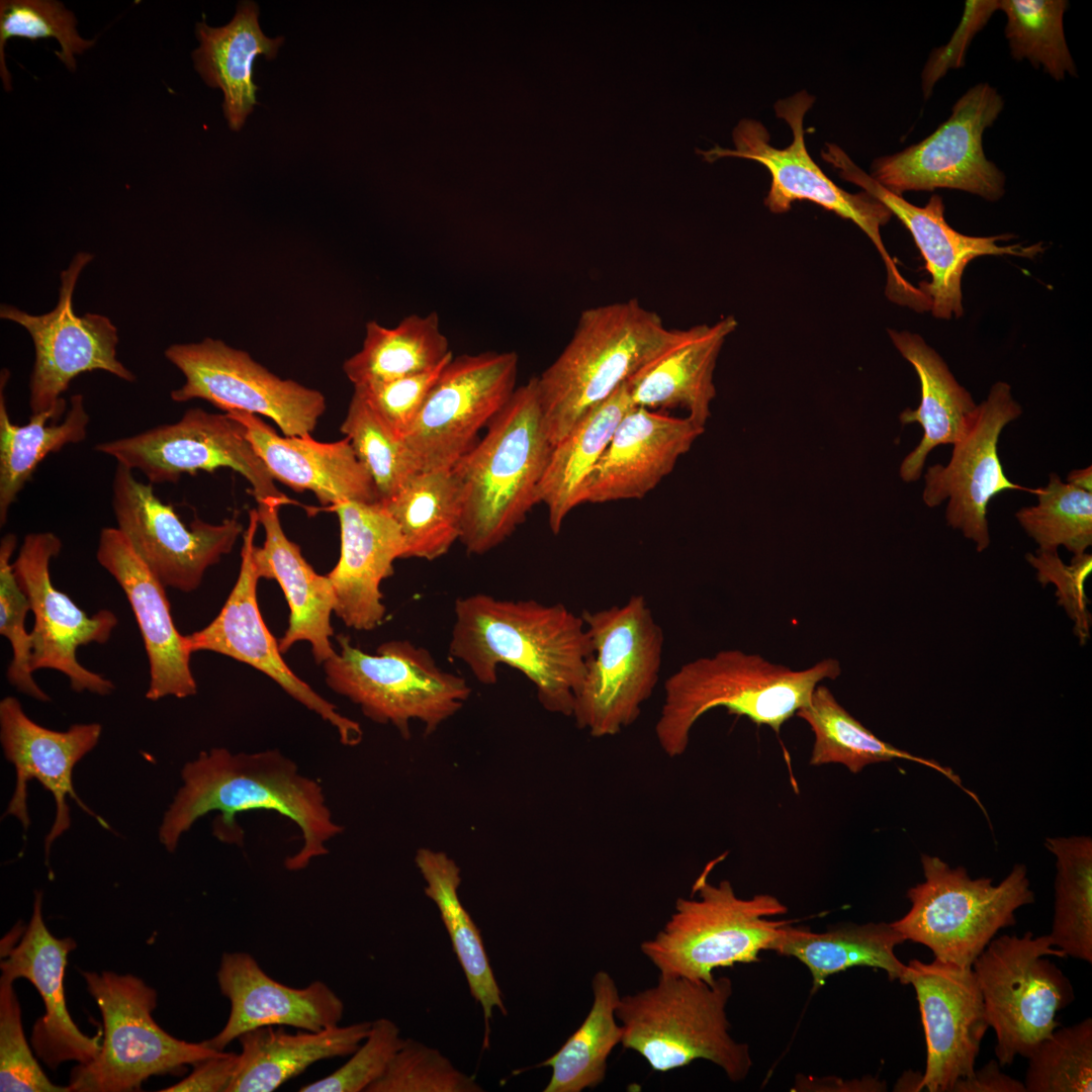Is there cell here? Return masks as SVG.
I'll list each match as a JSON object with an SVG mask.
<instances>
[{
	"mask_svg": "<svg viewBox=\"0 0 1092 1092\" xmlns=\"http://www.w3.org/2000/svg\"><path fill=\"white\" fill-rule=\"evenodd\" d=\"M182 786L165 812L159 840L175 851L181 836L202 816L218 811L213 835L225 843L240 844L244 833L237 814L252 810L274 811L300 830L302 845L288 856L289 871L305 869L329 852L327 843L343 827L329 809L322 786L303 776L297 764L277 749L231 752L216 747L201 751L181 770Z\"/></svg>",
	"mask_w": 1092,
	"mask_h": 1092,
	"instance_id": "obj_1",
	"label": "cell"
},
{
	"mask_svg": "<svg viewBox=\"0 0 1092 1092\" xmlns=\"http://www.w3.org/2000/svg\"><path fill=\"white\" fill-rule=\"evenodd\" d=\"M450 656L482 685L497 680V666L521 671L548 712L571 716L574 697L593 653L581 615L562 604L502 600L475 594L456 600Z\"/></svg>",
	"mask_w": 1092,
	"mask_h": 1092,
	"instance_id": "obj_2",
	"label": "cell"
},
{
	"mask_svg": "<svg viewBox=\"0 0 1092 1092\" xmlns=\"http://www.w3.org/2000/svg\"><path fill=\"white\" fill-rule=\"evenodd\" d=\"M478 440L450 469L462 508L460 541L484 554L508 539L538 504L552 444L536 377L516 388Z\"/></svg>",
	"mask_w": 1092,
	"mask_h": 1092,
	"instance_id": "obj_3",
	"label": "cell"
},
{
	"mask_svg": "<svg viewBox=\"0 0 1092 1092\" xmlns=\"http://www.w3.org/2000/svg\"><path fill=\"white\" fill-rule=\"evenodd\" d=\"M841 671L839 661L832 657L800 670L739 649L696 658L664 682L656 739L668 757L682 755L696 722L718 707L778 733L809 703L819 682L835 679Z\"/></svg>",
	"mask_w": 1092,
	"mask_h": 1092,
	"instance_id": "obj_4",
	"label": "cell"
},
{
	"mask_svg": "<svg viewBox=\"0 0 1092 1092\" xmlns=\"http://www.w3.org/2000/svg\"><path fill=\"white\" fill-rule=\"evenodd\" d=\"M682 332L666 328L656 312L636 299L582 311L566 347L536 377L552 446L587 412L675 344Z\"/></svg>",
	"mask_w": 1092,
	"mask_h": 1092,
	"instance_id": "obj_5",
	"label": "cell"
},
{
	"mask_svg": "<svg viewBox=\"0 0 1092 1092\" xmlns=\"http://www.w3.org/2000/svg\"><path fill=\"white\" fill-rule=\"evenodd\" d=\"M731 994L727 977L707 984L659 975L655 986L620 998L616 1018L623 1029L621 1043L656 1072L703 1059L720 1067L730 1081L741 1082L752 1061L748 1045L729 1033L726 1005Z\"/></svg>",
	"mask_w": 1092,
	"mask_h": 1092,
	"instance_id": "obj_6",
	"label": "cell"
},
{
	"mask_svg": "<svg viewBox=\"0 0 1092 1092\" xmlns=\"http://www.w3.org/2000/svg\"><path fill=\"white\" fill-rule=\"evenodd\" d=\"M714 863L694 884L698 898H678L662 930L640 945L659 975L713 984L714 970L756 962L790 921L769 919L788 911L775 896L742 899L729 881L711 884L708 874Z\"/></svg>",
	"mask_w": 1092,
	"mask_h": 1092,
	"instance_id": "obj_7",
	"label": "cell"
},
{
	"mask_svg": "<svg viewBox=\"0 0 1092 1092\" xmlns=\"http://www.w3.org/2000/svg\"><path fill=\"white\" fill-rule=\"evenodd\" d=\"M813 102V96L806 91L776 102L777 116L784 119L793 132V141L785 149H777L769 144V134L762 123L745 118L733 129V150L716 145L707 151L697 150V153L710 163L725 157H736L762 164L771 176L764 203L775 213L789 210L794 201L809 200L853 221L870 238L884 261L887 296L897 304L913 308L922 301L923 293L902 276L880 234L881 226L890 220L892 212L866 191L852 194L838 187L808 154L803 122Z\"/></svg>",
	"mask_w": 1092,
	"mask_h": 1092,
	"instance_id": "obj_8",
	"label": "cell"
},
{
	"mask_svg": "<svg viewBox=\"0 0 1092 1092\" xmlns=\"http://www.w3.org/2000/svg\"><path fill=\"white\" fill-rule=\"evenodd\" d=\"M921 863L925 880L908 890L911 908L891 924L945 963L972 968L995 934L1016 923L1015 911L1034 901L1023 864L994 885L937 856L922 854Z\"/></svg>",
	"mask_w": 1092,
	"mask_h": 1092,
	"instance_id": "obj_9",
	"label": "cell"
},
{
	"mask_svg": "<svg viewBox=\"0 0 1092 1092\" xmlns=\"http://www.w3.org/2000/svg\"><path fill=\"white\" fill-rule=\"evenodd\" d=\"M340 651L324 662L326 682L379 724H391L410 737V723L435 732L455 715L471 694L466 679L442 669L424 647L408 640H390L369 654L346 635L337 637Z\"/></svg>",
	"mask_w": 1092,
	"mask_h": 1092,
	"instance_id": "obj_10",
	"label": "cell"
},
{
	"mask_svg": "<svg viewBox=\"0 0 1092 1092\" xmlns=\"http://www.w3.org/2000/svg\"><path fill=\"white\" fill-rule=\"evenodd\" d=\"M581 617L593 653L571 716L593 737L614 736L638 719L658 682L663 630L642 595Z\"/></svg>",
	"mask_w": 1092,
	"mask_h": 1092,
	"instance_id": "obj_11",
	"label": "cell"
},
{
	"mask_svg": "<svg viewBox=\"0 0 1092 1092\" xmlns=\"http://www.w3.org/2000/svg\"><path fill=\"white\" fill-rule=\"evenodd\" d=\"M103 1021L97 1057L71 1071L70 1092H129L152 1076L176 1073L224 1051L188 1042L154 1020L157 992L133 975L83 972Z\"/></svg>",
	"mask_w": 1092,
	"mask_h": 1092,
	"instance_id": "obj_12",
	"label": "cell"
},
{
	"mask_svg": "<svg viewBox=\"0 0 1092 1092\" xmlns=\"http://www.w3.org/2000/svg\"><path fill=\"white\" fill-rule=\"evenodd\" d=\"M1067 958L1049 934L993 938L972 965L989 1026L996 1035L1001 1067L1028 1058L1060 1022L1057 1014L1074 1000L1071 982L1049 959Z\"/></svg>",
	"mask_w": 1092,
	"mask_h": 1092,
	"instance_id": "obj_13",
	"label": "cell"
},
{
	"mask_svg": "<svg viewBox=\"0 0 1092 1092\" xmlns=\"http://www.w3.org/2000/svg\"><path fill=\"white\" fill-rule=\"evenodd\" d=\"M1003 107L1002 96L988 83L971 87L931 134L899 153L877 158L870 176L900 196L907 191L949 188L999 200L1006 178L987 159L983 134Z\"/></svg>",
	"mask_w": 1092,
	"mask_h": 1092,
	"instance_id": "obj_14",
	"label": "cell"
},
{
	"mask_svg": "<svg viewBox=\"0 0 1092 1092\" xmlns=\"http://www.w3.org/2000/svg\"><path fill=\"white\" fill-rule=\"evenodd\" d=\"M94 449L142 472L152 484L230 468L249 481L257 503H289L248 439L246 427L226 413L190 408L173 424L98 443Z\"/></svg>",
	"mask_w": 1092,
	"mask_h": 1092,
	"instance_id": "obj_15",
	"label": "cell"
},
{
	"mask_svg": "<svg viewBox=\"0 0 1092 1092\" xmlns=\"http://www.w3.org/2000/svg\"><path fill=\"white\" fill-rule=\"evenodd\" d=\"M165 357L185 377L171 392L176 402L199 398L223 411L261 415L272 420L284 436H304L316 427L326 399L316 389L283 379L243 350L221 340L174 344Z\"/></svg>",
	"mask_w": 1092,
	"mask_h": 1092,
	"instance_id": "obj_16",
	"label": "cell"
},
{
	"mask_svg": "<svg viewBox=\"0 0 1092 1092\" xmlns=\"http://www.w3.org/2000/svg\"><path fill=\"white\" fill-rule=\"evenodd\" d=\"M515 352L453 357L403 441L419 471L451 469L516 390Z\"/></svg>",
	"mask_w": 1092,
	"mask_h": 1092,
	"instance_id": "obj_17",
	"label": "cell"
},
{
	"mask_svg": "<svg viewBox=\"0 0 1092 1092\" xmlns=\"http://www.w3.org/2000/svg\"><path fill=\"white\" fill-rule=\"evenodd\" d=\"M112 510L117 528L153 574L184 593L195 590L210 566L230 553L243 526L237 517L220 524L195 518L187 526L174 508L164 504L152 483L117 464L112 481Z\"/></svg>",
	"mask_w": 1092,
	"mask_h": 1092,
	"instance_id": "obj_18",
	"label": "cell"
},
{
	"mask_svg": "<svg viewBox=\"0 0 1092 1092\" xmlns=\"http://www.w3.org/2000/svg\"><path fill=\"white\" fill-rule=\"evenodd\" d=\"M92 259L89 253H78L61 272L59 300L52 311L33 315L13 305H1V318L22 326L33 342L35 358L28 401L31 415L66 401L62 394L84 372L102 370L125 381L135 380L116 357L118 336L111 321L91 312L79 316L73 309L79 275Z\"/></svg>",
	"mask_w": 1092,
	"mask_h": 1092,
	"instance_id": "obj_19",
	"label": "cell"
},
{
	"mask_svg": "<svg viewBox=\"0 0 1092 1092\" xmlns=\"http://www.w3.org/2000/svg\"><path fill=\"white\" fill-rule=\"evenodd\" d=\"M1021 414L1011 386L1004 381L994 383L986 399L977 404L962 436L952 444L948 463L929 466L924 475V504L935 508L947 500V525L961 530L976 544L978 552L986 550L991 542L989 502L1005 490L1033 494L1037 490L1011 481L999 457L998 442L1003 429Z\"/></svg>",
	"mask_w": 1092,
	"mask_h": 1092,
	"instance_id": "obj_20",
	"label": "cell"
},
{
	"mask_svg": "<svg viewBox=\"0 0 1092 1092\" xmlns=\"http://www.w3.org/2000/svg\"><path fill=\"white\" fill-rule=\"evenodd\" d=\"M61 550L62 541L56 534L29 533L12 562L17 582L34 616L30 667L32 671L51 668L64 673L75 692L106 696L114 690V685L81 665L76 651L81 645L107 642L118 619L105 609L88 616L54 586L50 562Z\"/></svg>",
	"mask_w": 1092,
	"mask_h": 1092,
	"instance_id": "obj_21",
	"label": "cell"
},
{
	"mask_svg": "<svg viewBox=\"0 0 1092 1092\" xmlns=\"http://www.w3.org/2000/svg\"><path fill=\"white\" fill-rule=\"evenodd\" d=\"M260 525L257 509L250 511L243 533L242 561L238 579L218 615L205 628L185 635L191 653L213 651L247 663L276 681L289 696L314 712L338 732L346 746H356L363 738L361 726L340 714L300 679L283 660L278 642L267 628L259 610L257 584L260 579L253 560L254 540Z\"/></svg>",
	"mask_w": 1092,
	"mask_h": 1092,
	"instance_id": "obj_22",
	"label": "cell"
},
{
	"mask_svg": "<svg viewBox=\"0 0 1092 1092\" xmlns=\"http://www.w3.org/2000/svg\"><path fill=\"white\" fill-rule=\"evenodd\" d=\"M900 983L915 990L926 1041V1067L915 1091L951 1092L960 1079L974 1073L989 1027L975 974L937 959H914Z\"/></svg>",
	"mask_w": 1092,
	"mask_h": 1092,
	"instance_id": "obj_23",
	"label": "cell"
},
{
	"mask_svg": "<svg viewBox=\"0 0 1092 1092\" xmlns=\"http://www.w3.org/2000/svg\"><path fill=\"white\" fill-rule=\"evenodd\" d=\"M821 156L837 169L841 178L861 187L884 203L911 233L931 276V281L920 283L919 288L930 299V310L937 318L962 316V276L975 258L988 255L1033 257L1041 250L1039 244L1029 247L1021 244L998 245V240L1005 236L963 235L945 220L944 204L939 195L933 194L924 206H917L885 189L858 168L838 146L826 144Z\"/></svg>",
	"mask_w": 1092,
	"mask_h": 1092,
	"instance_id": "obj_24",
	"label": "cell"
},
{
	"mask_svg": "<svg viewBox=\"0 0 1092 1092\" xmlns=\"http://www.w3.org/2000/svg\"><path fill=\"white\" fill-rule=\"evenodd\" d=\"M101 731L98 723L74 724L66 731L51 730L27 717L16 698L6 697L0 702V740L5 758L16 770L15 791L4 816H15L24 830L28 828L26 787L32 779L54 796L56 817L44 839L47 861L53 842L71 825L68 796L108 828L107 823L79 799L72 784L74 766L96 746Z\"/></svg>",
	"mask_w": 1092,
	"mask_h": 1092,
	"instance_id": "obj_25",
	"label": "cell"
},
{
	"mask_svg": "<svg viewBox=\"0 0 1092 1092\" xmlns=\"http://www.w3.org/2000/svg\"><path fill=\"white\" fill-rule=\"evenodd\" d=\"M704 430L690 418L631 407L582 482L578 506L643 497L672 471Z\"/></svg>",
	"mask_w": 1092,
	"mask_h": 1092,
	"instance_id": "obj_26",
	"label": "cell"
},
{
	"mask_svg": "<svg viewBox=\"0 0 1092 1092\" xmlns=\"http://www.w3.org/2000/svg\"><path fill=\"white\" fill-rule=\"evenodd\" d=\"M340 521L341 554L327 574L336 614L347 627L371 631L381 624L386 608L381 582L403 558L400 530L381 502H342L329 508Z\"/></svg>",
	"mask_w": 1092,
	"mask_h": 1092,
	"instance_id": "obj_27",
	"label": "cell"
},
{
	"mask_svg": "<svg viewBox=\"0 0 1092 1092\" xmlns=\"http://www.w3.org/2000/svg\"><path fill=\"white\" fill-rule=\"evenodd\" d=\"M220 992L231 1004L223 1028L207 1044L224 1051L243 1033L265 1026H291L308 1031L339 1025L341 998L324 982L292 988L271 978L248 952H224L216 974Z\"/></svg>",
	"mask_w": 1092,
	"mask_h": 1092,
	"instance_id": "obj_28",
	"label": "cell"
},
{
	"mask_svg": "<svg viewBox=\"0 0 1092 1092\" xmlns=\"http://www.w3.org/2000/svg\"><path fill=\"white\" fill-rule=\"evenodd\" d=\"M96 558L121 586L135 616L150 666L146 698L158 701L168 696L182 699L195 695L197 686L190 667L192 653L185 636L175 627L166 586L117 527L101 530Z\"/></svg>",
	"mask_w": 1092,
	"mask_h": 1092,
	"instance_id": "obj_29",
	"label": "cell"
},
{
	"mask_svg": "<svg viewBox=\"0 0 1092 1092\" xmlns=\"http://www.w3.org/2000/svg\"><path fill=\"white\" fill-rule=\"evenodd\" d=\"M42 893L35 892L33 912L17 944L1 947V978L28 980L38 991L44 1013L35 1021L31 1044L36 1056L52 1070L75 1061L88 1064L99 1054V1037L85 1035L73 1021L66 1005L64 975L68 954L76 948L70 938H57L41 913Z\"/></svg>",
	"mask_w": 1092,
	"mask_h": 1092,
	"instance_id": "obj_30",
	"label": "cell"
},
{
	"mask_svg": "<svg viewBox=\"0 0 1092 1092\" xmlns=\"http://www.w3.org/2000/svg\"><path fill=\"white\" fill-rule=\"evenodd\" d=\"M241 422L255 451L274 478L297 492L309 490L324 506L342 502L378 503L375 483L350 440L318 442L304 436H279L258 416L226 413Z\"/></svg>",
	"mask_w": 1092,
	"mask_h": 1092,
	"instance_id": "obj_31",
	"label": "cell"
},
{
	"mask_svg": "<svg viewBox=\"0 0 1092 1092\" xmlns=\"http://www.w3.org/2000/svg\"><path fill=\"white\" fill-rule=\"evenodd\" d=\"M281 506L276 502L258 503L265 540L262 547H254L253 560L260 578L278 582L289 607L288 628L278 641L280 652H287L296 642L307 641L315 662L324 663L336 653L331 642L333 587L327 574L316 573L299 546L285 535L279 519Z\"/></svg>",
	"mask_w": 1092,
	"mask_h": 1092,
	"instance_id": "obj_32",
	"label": "cell"
},
{
	"mask_svg": "<svg viewBox=\"0 0 1092 1092\" xmlns=\"http://www.w3.org/2000/svg\"><path fill=\"white\" fill-rule=\"evenodd\" d=\"M729 315L712 326L684 330L680 339L626 381L633 406L681 407L705 428L716 389L713 374L726 338L736 329Z\"/></svg>",
	"mask_w": 1092,
	"mask_h": 1092,
	"instance_id": "obj_33",
	"label": "cell"
},
{
	"mask_svg": "<svg viewBox=\"0 0 1092 1092\" xmlns=\"http://www.w3.org/2000/svg\"><path fill=\"white\" fill-rule=\"evenodd\" d=\"M371 1022L332 1026L321 1031L259 1027L239 1036L241 1053L226 1092H271L312 1064L353 1054L366 1038Z\"/></svg>",
	"mask_w": 1092,
	"mask_h": 1092,
	"instance_id": "obj_34",
	"label": "cell"
},
{
	"mask_svg": "<svg viewBox=\"0 0 1092 1092\" xmlns=\"http://www.w3.org/2000/svg\"><path fill=\"white\" fill-rule=\"evenodd\" d=\"M889 335L920 381V404L900 415L902 424L917 423L923 429L919 444L900 465L901 478L911 482L920 478L926 458L934 448L952 445L962 436L978 403L921 336L894 330H889Z\"/></svg>",
	"mask_w": 1092,
	"mask_h": 1092,
	"instance_id": "obj_35",
	"label": "cell"
},
{
	"mask_svg": "<svg viewBox=\"0 0 1092 1092\" xmlns=\"http://www.w3.org/2000/svg\"><path fill=\"white\" fill-rule=\"evenodd\" d=\"M259 9L252 1L238 5L234 18L224 26L197 23L200 46L192 54L195 68L205 83L223 93V113L229 125L239 130L253 111L258 87L253 81V64L259 55L276 57L283 36L267 37L258 21Z\"/></svg>",
	"mask_w": 1092,
	"mask_h": 1092,
	"instance_id": "obj_36",
	"label": "cell"
},
{
	"mask_svg": "<svg viewBox=\"0 0 1092 1092\" xmlns=\"http://www.w3.org/2000/svg\"><path fill=\"white\" fill-rule=\"evenodd\" d=\"M906 939L891 923L842 924L825 932L795 927L792 921L782 925L768 946L783 956L803 963L812 977L813 991L827 978L854 967H870L886 972L890 981L900 982L906 965L895 954L896 946Z\"/></svg>",
	"mask_w": 1092,
	"mask_h": 1092,
	"instance_id": "obj_37",
	"label": "cell"
},
{
	"mask_svg": "<svg viewBox=\"0 0 1092 1092\" xmlns=\"http://www.w3.org/2000/svg\"><path fill=\"white\" fill-rule=\"evenodd\" d=\"M9 371L0 377V525L6 524L10 507L16 500L38 464L65 446L82 442L87 436L89 415L82 394H74L65 418L66 401L47 411L32 414L25 425L11 422L5 396Z\"/></svg>",
	"mask_w": 1092,
	"mask_h": 1092,
	"instance_id": "obj_38",
	"label": "cell"
},
{
	"mask_svg": "<svg viewBox=\"0 0 1092 1092\" xmlns=\"http://www.w3.org/2000/svg\"><path fill=\"white\" fill-rule=\"evenodd\" d=\"M633 407L626 382L587 412L552 448L538 489L548 523L559 534L567 515L578 506L580 486L611 441L619 423Z\"/></svg>",
	"mask_w": 1092,
	"mask_h": 1092,
	"instance_id": "obj_39",
	"label": "cell"
},
{
	"mask_svg": "<svg viewBox=\"0 0 1092 1092\" xmlns=\"http://www.w3.org/2000/svg\"><path fill=\"white\" fill-rule=\"evenodd\" d=\"M415 861L426 883L424 892L440 912L470 993L481 1005L485 1020L483 1046L487 1048L493 1009L505 1015L507 1010L480 931L459 898L460 868L445 852L430 848H420Z\"/></svg>",
	"mask_w": 1092,
	"mask_h": 1092,
	"instance_id": "obj_40",
	"label": "cell"
},
{
	"mask_svg": "<svg viewBox=\"0 0 1092 1092\" xmlns=\"http://www.w3.org/2000/svg\"><path fill=\"white\" fill-rule=\"evenodd\" d=\"M452 356L438 313L411 314L393 328L369 321L361 350L343 371L354 387L365 386L431 370Z\"/></svg>",
	"mask_w": 1092,
	"mask_h": 1092,
	"instance_id": "obj_41",
	"label": "cell"
},
{
	"mask_svg": "<svg viewBox=\"0 0 1092 1092\" xmlns=\"http://www.w3.org/2000/svg\"><path fill=\"white\" fill-rule=\"evenodd\" d=\"M381 503L400 530L403 558L435 560L460 540L462 508L450 469L418 471Z\"/></svg>",
	"mask_w": 1092,
	"mask_h": 1092,
	"instance_id": "obj_42",
	"label": "cell"
},
{
	"mask_svg": "<svg viewBox=\"0 0 1092 1092\" xmlns=\"http://www.w3.org/2000/svg\"><path fill=\"white\" fill-rule=\"evenodd\" d=\"M796 715L808 723L815 736L810 758L812 765L840 763L856 774L873 763L894 759L912 760L941 772L969 793L950 768L899 749L877 737L851 716L825 686L818 685L809 703Z\"/></svg>",
	"mask_w": 1092,
	"mask_h": 1092,
	"instance_id": "obj_43",
	"label": "cell"
},
{
	"mask_svg": "<svg viewBox=\"0 0 1092 1092\" xmlns=\"http://www.w3.org/2000/svg\"><path fill=\"white\" fill-rule=\"evenodd\" d=\"M592 989L594 1002L584 1021L553 1056L539 1065L552 1069L544 1092H580L598 1087L606 1078L608 1058L623 1035L616 1020L621 996L614 979L605 971L596 973Z\"/></svg>",
	"mask_w": 1092,
	"mask_h": 1092,
	"instance_id": "obj_44",
	"label": "cell"
},
{
	"mask_svg": "<svg viewBox=\"0 0 1092 1092\" xmlns=\"http://www.w3.org/2000/svg\"><path fill=\"white\" fill-rule=\"evenodd\" d=\"M1057 858L1055 908L1049 934L1066 957L1092 963V840L1089 836L1049 837Z\"/></svg>",
	"mask_w": 1092,
	"mask_h": 1092,
	"instance_id": "obj_45",
	"label": "cell"
},
{
	"mask_svg": "<svg viewBox=\"0 0 1092 1092\" xmlns=\"http://www.w3.org/2000/svg\"><path fill=\"white\" fill-rule=\"evenodd\" d=\"M1066 0H999L1006 15L1005 36L1014 60L1042 67L1053 79L1077 76L1064 32Z\"/></svg>",
	"mask_w": 1092,
	"mask_h": 1092,
	"instance_id": "obj_46",
	"label": "cell"
},
{
	"mask_svg": "<svg viewBox=\"0 0 1092 1092\" xmlns=\"http://www.w3.org/2000/svg\"><path fill=\"white\" fill-rule=\"evenodd\" d=\"M1037 504L1023 507L1015 517L1037 550L1058 551L1064 546L1074 556L1092 544V492L1063 482L1056 473L1036 490Z\"/></svg>",
	"mask_w": 1092,
	"mask_h": 1092,
	"instance_id": "obj_47",
	"label": "cell"
},
{
	"mask_svg": "<svg viewBox=\"0 0 1092 1092\" xmlns=\"http://www.w3.org/2000/svg\"><path fill=\"white\" fill-rule=\"evenodd\" d=\"M340 430L372 477L380 502L391 497L419 471L403 439L355 391Z\"/></svg>",
	"mask_w": 1092,
	"mask_h": 1092,
	"instance_id": "obj_48",
	"label": "cell"
},
{
	"mask_svg": "<svg viewBox=\"0 0 1092 1092\" xmlns=\"http://www.w3.org/2000/svg\"><path fill=\"white\" fill-rule=\"evenodd\" d=\"M1027 1060L1026 1092H1091L1092 1019L1057 1027Z\"/></svg>",
	"mask_w": 1092,
	"mask_h": 1092,
	"instance_id": "obj_49",
	"label": "cell"
},
{
	"mask_svg": "<svg viewBox=\"0 0 1092 1092\" xmlns=\"http://www.w3.org/2000/svg\"><path fill=\"white\" fill-rule=\"evenodd\" d=\"M75 15L57 1L5 0L0 3V75L5 90H11V76L5 65L4 48L10 37L38 39L53 37L61 47L56 52L69 70L76 69L74 56L94 44L84 39L76 28Z\"/></svg>",
	"mask_w": 1092,
	"mask_h": 1092,
	"instance_id": "obj_50",
	"label": "cell"
},
{
	"mask_svg": "<svg viewBox=\"0 0 1092 1092\" xmlns=\"http://www.w3.org/2000/svg\"><path fill=\"white\" fill-rule=\"evenodd\" d=\"M437 1049L404 1038L383 1075L366 1092H481Z\"/></svg>",
	"mask_w": 1092,
	"mask_h": 1092,
	"instance_id": "obj_51",
	"label": "cell"
},
{
	"mask_svg": "<svg viewBox=\"0 0 1092 1092\" xmlns=\"http://www.w3.org/2000/svg\"><path fill=\"white\" fill-rule=\"evenodd\" d=\"M16 542V536L8 533L0 543V633L9 640L12 648L6 676L21 693L48 702L50 697L34 681L30 667L32 643L31 635L25 629V617L31 609L10 562Z\"/></svg>",
	"mask_w": 1092,
	"mask_h": 1092,
	"instance_id": "obj_52",
	"label": "cell"
},
{
	"mask_svg": "<svg viewBox=\"0 0 1092 1092\" xmlns=\"http://www.w3.org/2000/svg\"><path fill=\"white\" fill-rule=\"evenodd\" d=\"M0 1091L70 1092L51 1082L24 1035L21 1008L13 982L0 978Z\"/></svg>",
	"mask_w": 1092,
	"mask_h": 1092,
	"instance_id": "obj_53",
	"label": "cell"
},
{
	"mask_svg": "<svg viewBox=\"0 0 1092 1092\" xmlns=\"http://www.w3.org/2000/svg\"><path fill=\"white\" fill-rule=\"evenodd\" d=\"M403 1039L398 1026L388 1018L371 1022L366 1038L349 1060L325 1078L301 1086L300 1092H361L385 1072Z\"/></svg>",
	"mask_w": 1092,
	"mask_h": 1092,
	"instance_id": "obj_54",
	"label": "cell"
},
{
	"mask_svg": "<svg viewBox=\"0 0 1092 1092\" xmlns=\"http://www.w3.org/2000/svg\"><path fill=\"white\" fill-rule=\"evenodd\" d=\"M453 357L431 370L386 382L356 386L354 391L403 439L443 368Z\"/></svg>",
	"mask_w": 1092,
	"mask_h": 1092,
	"instance_id": "obj_55",
	"label": "cell"
},
{
	"mask_svg": "<svg viewBox=\"0 0 1092 1092\" xmlns=\"http://www.w3.org/2000/svg\"><path fill=\"white\" fill-rule=\"evenodd\" d=\"M996 10H999V0L966 1L963 19L951 39L944 47L935 49L925 65L922 89L926 99L931 95L934 84L948 70L964 65L966 51L972 38Z\"/></svg>",
	"mask_w": 1092,
	"mask_h": 1092,
	"instance_id": "obj_56",
	"label": "cell"
},
{
	"mask_svg": "<svg viewBox=\"0 0 1092 1092\" xmlns=\"http://www.w3.org/2000/svg\"><path fill=\"white\" fill-rule=\"evenodd\" d=\"M1026 559L1037 570L1038 580L1041 583L1057 584L1060 601L1078 625L1079 637L1086 638L1088 629L1086 610L1077 604L1070 589L1084 595L1083 582L1092 568L1091 554L1083 553L1074 556L1070 565L1062 562L1058 551L1037 550L1034 555L1028 554Z\"/></svg>",
	"mask_w": 1092,
	"mask_h": 1092,
	"instance_id": "obj_57",
	"label": "cell"
},
{
	"mask_svg": "<svg viewBox=\"0 0 1092 1092\" xmlns=\"http://www.w3.org/2000/svg\"><path fill=\"white\" fill-rule=\"evenodd\" d=\"M239 1060V1054L225 1053L194 1065L193 1071L162 1092H226Z\"/></svg>",
	"mask_w": 1092,
	"mask_h": 1092,
	"instance_id": "obj_58",
	"label": "cell"
},
{
	"mask_svg": "<svg viewBox=\"0 0 1092 1092\" xmlns=\"http://www.w3.org/2000/svg\"><path fill=\"white\" fill-rule=\"evenodd\" d=\"M992 1060L967 1078L960 1079L951 1092H1026L1023 1082L1011 1078Z\"/></svg>",
	"mask_w": 1092,
	"mask_h": 1092,
	"instance_id": "obj_59",
	"label": "cell"
},
{
	"mask_svg": "<svg viewBox=\"0 0 1092 1092\" xmlns=\"http://www.w3.org/2000/svg\"><path fill=\"white\" fill-rule=\"evenodd\" d=\"M1067 482L1076 487L1092 492L1091 466L1072 470L1067 476Z\"/></svg>",
	"mask_w": 1092,
	"mask_h": 1092,
	"instance_id": "obj_60",
	"label": "cell"
}]
</instances>
